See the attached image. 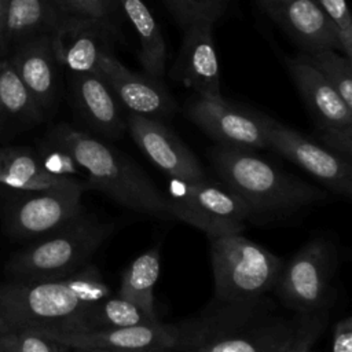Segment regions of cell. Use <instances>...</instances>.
Here are the masks:
<instances>
[{"mask_svg": "<svg viewBox=\"0 0 352 352\" xmlns=\"http://www.w3.org/2000/svg\"><path fill=\"white\" fill-rule=\"evenodd\" d=\"M333 271L331 248L322 239H312L280 270L278 294L289 308L308 314L323 307Z\"/></svg>", "mask_w": 352, "mask_h": 352, "instance_id": "12", "label": "cell"}, {"mask_svg": "<svg viewBox=\"0 0 352 352\" xmlns=\"http://www.w3.org/2000/svg\"><path fill=\"white\" fill-rule=\"evenodd\" d=\"M43 118V111L18 77L10 60L0 62V133H7Z\"/></svg>", "mask_w": 352, "mask_h": 352, "instance_id": "22", "label": "cell"}, {"mask_svg": "<svg viewBox=\"0 0 352 352\" xmlns=\"http://www.w3.org/2000/svg\"><path fill=\"white\" fill-rule=\"evenodd\" d=\"M94 264L56 279L0 282V316L12 329H70L85 308L109 297Z\"/></svg>", "mask_w": 352, "mask_h": 352, "instance_id": "1", "label": "cell"}, {"mask_svg": "<svg viewBox=\"0 0 352 352\" xmlns=\"http://www.w3.org/2000/svg\"><path fill=\"white\" fill-rule=\"evenodd\" d=\"M267 12L308 52L337 50V32L315 0H261Z\"/></svg>", "mask_w": 352, "mask_h": 352, "instance_id": "17", "label": "cell"}, {"mask_svg": "<svg viewBox=\"0 0 352 352\" xmlns=\"http://www.w3.org/2000/svg\"><path fill=\"white\" fill-rule=\"evenodd\" d=\"M126 131L140 151L169 179L187 183L206 180L197 157L160 120L129 113Z\"/></svg>", "mask_w": 352, "mask_h": 352, "instance_id": "15", "label": "cell"}, {"mask_svg": "<svg viewBox=\"0 0 352 352\" xmlns=\"http://www.w3.org/2000/svg\"><path fill=\"white\" fill-rule=\"evenodd\" d=\"M226 0H205L199 12L184 26V36L170 76L195 94L221 96L220 66L213 26Z\"/></svg>", "mask_w": 352, "mask_h": 352, "instance_id": "10", "label": "cell"}, {"mask_svg": "<svg viewBox=\"0 0 352 352\" xmlns=\"http://www.w3.org/2000/svg\"><path fill=\"white\" fill-rule=\"evenodd\" d=\"M286 66L323 143L333 151L351 158L352 109L304 56L287 58Z\"/></svg>", "mask_w": 352, "mask_h": 352, "instance_id": "9", "label": "cell"}, {"mask_svg": "<svg viewBox=\"0 0 352 352\" xmlns=\"http://www.w3.org/2000/svg\"><path fill=\"white\" fill-rule=\"evenodd\" d=\"M139 307L117 296L104 297L84 309L70 329L65 330H98L111 327H131L157 323ZM55 330V329H54Z\"/></svg>", "mask_w": 352, "mask_h": 352, "instance_id": "25", "label": "cell"}, {"mask_svg": "<svg viewBox=\"0 0 352 352\" xmlns=\"http://www.w3.org/2000/svg\"><path fill=\"white\" fill-rule=\"evenodd\" d=\"M10 63L40 110L43 113L48 110L56 95V60L50 34L40 36L19 48Z\"/></svg>", "mask_w": 352, "mask_h": 352, "instance_id": "19", "label": "cell"}, {"mask_svg": "<svg viewBox=\"0 0 352 352\" xmlns=\"http://www.w3.org/2000/svg\"><path fill=\"white\" fill-rule=\"evenodd\" d=\"M56 63L74 74H99L104 56L110 55V25L106 21L65 15L50 33Z\"/></svg>", "mask_w": 352, "mask_h": 352, "instance_id": "14", "label": "cell"}, {"mask_svg": "<svg viewBox=\"0 0 352 352\" xmlns=\"http://www.w3.org/2000/svg\"><path fill=\"white\" fill-rule=\"evenodd\" d=\"M186 116L220 146L257 150L268 148V116L236 106L223 96L195 94Z\"/></svg>", "mask_w": 352, "mask_h": 352, "instance_id": "11", "label": "cell"}, {"mask_svg": "<svg viewBox=\"0 0 352 352\" xmlns=\"http://www.w3.org/2000/svg\"><path fill=\"white\" fill-rule=\"evenodd\" d=\"M55 0H4V36L52 32L65 16Z\"/></svg>", "mask_w": 352, "mask_h": 352, "instance_id": "23", "label": "cell"}, {"mask_svg": "<svg viewBox=\"0 0 352 352\" xmlns=\"http://www.w3.org/2000/svg\"><path fill=\"white\" fill-rule=\"evenodd\" d=\"M73 95L85 122L98 133L117 139L126 131L122 106L99 74L80 73L73 78Z\"/></svg>", "mask_w": 352, "mask_h": 352, "instance_id": "18", "label": "cell"}, {"mask_svg": "<svg viewBox=\"0 0 352 352\" xmlns=\"http://www.w3.org/2000/svg\"><path fill=\"white\" fill-rule=\"evenodd\" d=\"M294 323L282 322L245 334L219 336L186 352H274L289 334Z\"/></svg>", "mask_w": 352, "mask_h": 352, "instance_id": "26", "label": "cell"}, {"mask_svg": "<svg viewBox=\"0 0 352 352\" xmlns=\"http://www.w3.org/2000/svg\"><path fill=\"white\" fill-rule=\"evenodd\" d=\"M329 21L333 23L341 52L346 58H352V19L345 0H315Z\"/></svg>", "mask_w": 352, "mask_h": 352, "instance_id": "30", "label": "cell"}, {"mask_svg": "<svg viewBox=\"0 0 352 352\" xmlns=\"http://www.w3.org/2000/svg\"><path fill=\"white\" fill-rule=\"evenodd\" d=\"M4 33V0H0V43Z\"/></svg>", "mask_w": 352, "mask_h": 352, "instance_id": "35", "label": "cell"}, {"mask_svg": "<svg viewBox=\"0 0 352 352\" xmlns=\"http://www.w3.org/2000/svg\"><path fill=\"white\" fill-rule=\"evenodd\" d=\"M352 109V62L337 50H320L304 56Z\"/></svg>", "mask_w": 352, "mask_h": 352, "instance_id": "27", "label": "cell"}, {"mask_svg": "<svg viewBox=\"0 0 352 352\" xmlns=\"http://www.w3.org/2000/svg\"><path fill=\"white\" fill-rule=\"evenodd\" d=\"M85 184L78 182L65 187L38 191H15L7 205L6 224L16 239L34 241L67 224L84 212L81 195Z\"/></svg>", "mask_w": 352, "mask_h": 352, "instance_id": "8", "label": "cell"}, {"mask_svg": "<svg viewBox=\"0 0 352 352\" xmlns=\"http://www.w3.org/2000/svg\"><path fill=\"white\" fill-rule=\"evenodd\" d=\"M29 329V327H28ZM56 341L67 349L76 348H120V349H186L208 340L204 324H168L153 323L131 327H111L98 330H54L33 329Z\"/></svg>", "mask_w": 352, "mask_h": 352, "instance_id": "7", "label": "cell"}, {"mask_svg": "<svg viewBox=\"0 0 352 352\" xmlns=\"http://www.w3.org/2000/svg\"><path fill=\"white\" fill-rule=\"evenodd\" d=\"M73 352H168L166 349H120V348H76Z\"/></svg>", "mask_w": 352, "mask_h": 352, "instance_id": "34", "label": "cell"}, {"mask_svg": "<svg viewBox=\"0 0 352 352\" xmlns=\"http://www.w3.org/2000/svg\"><path fill=\"white\" fill-rule=\"evenodd\" d=\"M216 296L227 302H249L275 286L283 261L242 232L209 236Z\"/></svg>", "mask_w": 352, "mask_h": 352, "instance_id": "5", "label": "cell"}, {"mask_svg": "<svg viewBox=\"0 0 352 352\" xmlns=\"http://www.w3.org/2000/svg\"><path fill=\"white\" fill-rule=\"evenodd\" d=\"M0 352H11L10 348L7 346V344L4 342V340H3L1 336H0Z\"/></svg>", "mask_w": 352, "mask_h": 352, "instance_id": "37", "label": "cell"}, {"mask_svg": "<svg viewBox=\"0 0 352 352\" xmlns=\"http://www.w3.org/2000/svg\"><path fill=\"white\" fill-rule=\"evenodd\" d=\"M65 15L85 16L110 22L116 11V0H55Z\"/></svg>", "mask_w": 352, "mask_h": 352, "instance_id": "31", "label": "cell"}, {"mask_svg": "<svg viewBox=\"0 0 352 352\" xmlns=\"http://www.w3.org/2000/svg\"><path fill=\"white\" fill-rule=\"evenodd\" d=\"M99 76L131 114L161 121L176 111V103L160 78L131 72L113 54L102 59Z\"/></svg>", "mask_w": 352, "mask_h": 352, "instance_id": "16", "label": "cell"}, {"mask_svg": "<svg viewBox=\"0 0 352 352\" xmlns=\"http://www.w3.org/2000/svg\"><path fill=\"white\" fill-rule=\"evenodd\" d=\"M4 342L11 352H63L67 351L63 345L45 337L44 334L28 329L16 327L1 334Z\"/></svg>", "mask_w": 352, "mask_h": 352, "instance_id": "29", "label": "cell"}, {"mask_svg": "<svg viewBox=\"0 0 352 352\" xmlns=\"http://www.w3.org/2000/svg\"><path fill=\"white\" fill-rule=\"evenodd\" d=\"M327 322V312L322 308L302 314L301 319L293 324L289 334L274 352H308Z\"/></svg>", "mask_w": 352, "mask_h": 352, "instance_id": "28", "label": "cell"}, {"mask_svg": "<svg viewBox=\"0 0 352 352\" xmlns=\"http://www.w3.org/2000/svg\"><path fill=\"white\" fill-rule=\"evenodd\" d=\"M114 224L82 212L60 228L14 253L6 265L12 279L43 280L67 276L85 267L113 234Z\"/></svg>", "mask_w": 352, "mask_h": 352, "instance_id": "4", "label": "cell"}, {"mask_svg": "<svg viewBox=\"0 0 352 352\" xmlns=\"http://www.w3.org/2000/svg\"><path fill=\"white\" fill-rule=\"evenodd\" d=\"M80 180L58 176L44 168L37 154L25 147L0 148V184L15 191L65 187Z\"/></svg>", "mask_w": 352, "mask_h": 352, "instance_id": "20", "label": "cell"}, {"mask_svg": "<svg viewBox=\"0 0 352 352\" xmlns=\"http://www.w3.org/2000/svg\"><path fill=\"white\" fill-rule=\"evenodd\" d=\"M50 142L60 147L84 172L85 188L104 192L120 205L139 213L172 217L165 194L116 147L66 124L52 129Z\"/></svg>", "mask_w": 352, "mask_h": 352, "instance_id": "2", "label": "cell"}, {"mask_svg": "<svg viewBox=\"0 0 352 352\" xmlns=\"http://www.w3.org/2000/svg\"><path fill=\"white\" fill-rule=\"evenodd\" d=\"M165 198L172 217L202 230L208 236L242 232L252 217L248 206L232 191L208 180L187 183L170 179Z\"/></svg>", "mask_w": 352, "mask_h": 352, "instance_id": "6", "label": "cell"}, {"mask_svg": "<svg viewBox=\"0 0 352 352\" xmlns=\"http://www.w3.org/2000/svg\"><path fill=\"white\" fill-rule=\"evenodd\" d=\"M11 329H12V327L8 324V322L4 320V319L0 316V336L4 334V333H7V331H10Z\"/></svg>", "mask_w": 352, "mask_h": 352, "instance_id": "36", "label": "cell"}, {"mask_svg": "<svg viewBox=\"0 0 352 352\" xmlns=\"http://www.w3.org/2000/svg\"><path fill=\"white\" fill-rule=\"evenodd\" d=\"M267 142L268 148L302 168L327 188L351 197L352 168L349 158L315 143L271 117L267 122Z\"/></svg>", "mask_w": 352, "mask_h": 352, "instance_id": "13", "label": "cell"}, {"mask_svg": "<svg viewBox=\"0 0 352 352\" xmlns=\"http://www.w3.org/2000/svg\"><path fill=\"white\" fill-rule=\"evenodd\" d=\"M333 352H352V318L337 322L333 334Z\"/></svg>", "mask_w": 352, "mask_h": 352, "instance_id": "33", "label": "cell"}, {"mask_svg": "<svg viewBox=\"0 0 352 352\" xmlns=\"http://www.w3.org/2000/svg\"><path fill=\"white\" fill-rule=\"evenodd\" d=\"M139 38V60L144 73L161 78L166 66L165 37L144 0H116Z\"/></svg>", "mask_w": 352, "mask_h": 352, "instance_id": "21", "label": "cell"}, {"mask_svg": "<svg viewBox=\"0 0 352 352\" xmlns=\"http://www.w3.org/2000/svg\"><path fill=\"white\" fill-rule=\"evenodd\" d=\"M212 164L224 184L249 209L250 216L289 214L324 199L326 194L285 173L250 150L216 146Z\"/></svg>", "mask_w": 352, "mask_h": 352, "instance_id": "3", "label": "cell"}, {"mask_svg": "<svg viewBox=\"0 0 352 352\" xmlns=\"http://www.w3.org/2000/svg\"><path fill=\"white\" fill-rule=\"evenodd\" d=\"M177 22L184 28L202 8L205 0H164Z\"/></svg>", "mask_w": 352, "mask_h": 352, "instance_id": "32", "label": "cell"}, {"mask_svg": "<svg viewBox=\"0 0 352 352\" xmlns=\"http://www.w3.org/2000/svg\"><path fill=\"white\" fill-rule=\"evenodd\" d=\"M160 275V249L151 248L138 256L122 275L118 296L157 319L154 286Z\"/></svg>", "mask_w": 352, "mask_h": 352, "instance_id": "24", "label": "cell"}]
</instances>
